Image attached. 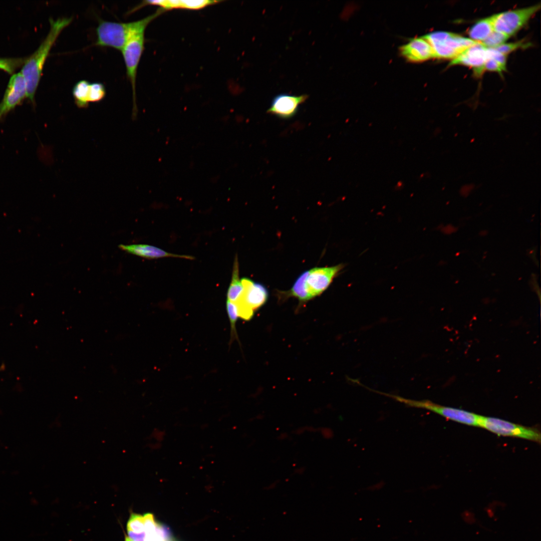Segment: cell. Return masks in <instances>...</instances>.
I'll use <instances>...</instances> for the list:
<instances>
[{"label": "cell", "instance_id": "21", "mask_svg": "<svg viewBox=\"0 0 541 541\" xmlns=\"http://www.w3.org/2000/svg\"><path fill=\"white\" fill-rule=\"evenodd\" d=\"M226 309L228 315L231 328V338L232 339L237 338L235 325L238 316V309L235 303L226 300Z\"/></svg>", "mask_w": 541, "mask_h": 541}, {"label": "cell", "instance_id": "6", "mask_svg": "<svg viewBox=\"0 0 541 541\" xmlns=\"http://www.w3.org/2000/svg\"><path fill=\"white\" fill-rule=\"evenodd\" d=\"M479 427L498 435L522 438L540 442V432L536 428L527 427L497 418L481 416Z\"/></svg>", "mask_w": 541, "mask_h": 541}, {"label": "cell", "instance_id": "9", "mask_svg": "<svg viewBox=\"0 0 541 541\" xmlns=\"http://www.w3.org/2000/svg\"><path fill=\"white\" fill-rule=\"evenodd\" d=\"M344 267L343 264H339L329 267H314L309 270L306 284L313 298L323 293Z\"/></svg>", "mask_w": 541, "mask_h": 541}, {"label": "cell", "instance_id": "18", "mask_svg": "<svg viewBox=\"0 0 541 541\" xmlns=\"http://www.w3.org/2000/svg\"><path fill=\"white\" fill-rule=\"evenodd\" d=\"M309 270H307L299 277L291 289L286 293L287 294L286 297H295L298 299L301 303H304L313 299L309 292L306 284V279Z\"/></svg>", "mask_w": 541, "mask_h": 541}, {"label": "cell", "instance_id": "19", "mask_svg": "<svg viewBox=\"0 0 541 541\" xmlns=\"http://www.w3.org/2000/svg\"><path fill=\"white\" fill-rule=\"evenodd\" d=\"M90 84L87 81L81 80L77 82L73 89L72 94L75 103L79 108H86L88 106Z\"/></svg>", "mask_w": 541, "mask_h": 541}, {"label": "cell", "instance_id": "10", "mask_svg": "<svg viewBox=\"0 0 541 541\" xmlns=\"http://www.w3.org/2000/svg\"><path fill=\"white\" fill-rule=\"evenodd\" d=\"M308 98L307 94H279L273 98L266 112L282 119H291L296 115L300 106Z\"/></svg>", "mask_w": 541, "mask_h": 541}, {"label": "cell", "instance_id": "25", "mask_svg": "<svg viewBox=\"0 0 541 541\" xmlns=\"http://www.w3.org/2000/svg\"><path fill=\"white\" fill-rule=\"evenodd\" d=\"M26 59L22 58H0V69L10 74L24 63Z\"/></svg>", "mask_w": 541, "mask_h": 541}, {"label": "cell", "instance_id": "15", "mask_svg": "<svg viewBox=\"0 0 541 541\" xmlns=\"http://www.w3.org/2000/svg\"><path fill=\"white\" fill-rule=\"evenodd\" d=\"M219 1L209 0H160L146 1L138 7L135 8L131 12L135 11L137 9L145 5H153L160 7L163 11L174 9L197 10L215 4Z\"/></svg>", "mask_w": 541, "mask_h": 541}, {"label": "cell", "instance_id": "22", "mask_svg": "<svg viewBox=\"0 0 541 541\" xmlns=\"http://www.w3.org/2000/svg\"><path fill=\"white\" fill-rule=\"evenodd\" d=\"M127 531L141 533L145 532L143 516L131 513L127 524Z\"/></svg>", "mask_w": 541, "mask_h": 541}, {"label": "cell", "instance_id": "3", "mask_svg": "<svg viewBox=\"0 0 541 541\" xmlns=\"http://www.w3.org/2000/svg\"><path fill=\"white\" fill-rule=\"evenodd\" d=\"M376 393L391 398L409 407L428 410L450 420L467 425L479 426L481 415L472 412L442 406L429 400H415L378 391H376Z\"/></svg>", "mask_w": 541, "mask_h": 541}, {"label": "cell", "instance_id": "12", "mask_svg": "<svg viewBox=\"0 0 541 541\" xmlns=\"http://www.w3.org/2000/svg\"><path fill=\"white\" fill-rule=\"evenodd\" d=\"M489 58L488 48L478 43L467 48L452 59L449 65H462L476 69L482 67Z\"/></svg>", "mask_w": 541, "mask_h": 541}, {"label": "cell", "instance_id": "29", "mask_svg": "<svg viewBox=\"0 0 541 541\" xmlns=\"http://www.w3.org/2000/svg\"><path fill=\"white\" fill-rule=\"evenodd\" d=\"M125 541H132L129 537H126Z\"/></svg>", "mask_w": 541, "mask_h": 541}, {"label": "cell", "instance_id": "23", "mask_svg": "<svg viewBox=\"0 0 541 541\" xmlns=\"http://www.w3.org/2000/svg\"><path fill=\"white\" fill-rule=\"evenodd\" d=\"M106 90L103 84L94 83L90 84L88 101L96 102L102 100L105 96Z\"/></svg>", "mask_w": 541, "mask_h": 541}, {"label": "cell", "instance_id": "8", "mask_svg": "<svg viewBox=\"0 0 541 541\" xmlns=\"http://www.w3.org/2000/svg\"><path fill=\"white\" fill-rule=\"evenodd\" d=\"M27 93L26 83L22 74H14L10 79L0 103V120L27 97Z\"/></svg>", "mask_w": 541, "mask_h": 541}, {"label": "cell", "instance_id": "14", "mask_svg": "<svg viewBox=\"0 0 541 541\" xmlns=\"http://www.w3.org/2000/svg\"><path fill=\"white\" fill-rule=\"evenodd\" d=\"M119 247L120 249L128 253L148 259L163 257H175L188 259L194 258L193 256L191 255L172 253L160 248L149 244H120Z\"/></svg>", "mask_w": 541, "mask_h": 541}, {"label": "cell", "instance_id": "2", "mask_svg": "<svg viewBox=\"0 0 541 541\" xmlns=\"http://www.w3.org/2000/svg\"><path fill=\"white\" fill-rule=\"evenodd\" d=\"M163 11L158 10L155 13L143 19L137 21L135 29L122 50L125 62L126 74L132 88L133 98V113L136 111V80L139 62L144 51L145 31L147 26Z\"/></svg>", "mask_w": 541, "mask_h": 541}, {"label": "cell", "instance_id": "20", "mask_svg": "<svg viewBox=\"0 0 541 541\" xmlns=\"http://www.w3.org/2000/svg\"><path fill=\"white\" fill-rule=\"evenodd\" d=\"M509 38V37L502 33L494 31L480 43L487 48L494 49L504 44Z\"/></svg>", "mask_w": 541, "mask_h": 541}, {"label": "cell", "instance_id": "28", "mask_svg": "<svg viewBox=\"0 0 541 541\" xmlns=\"http://www.w3.org/2000/svg\"><path fill=\"white\" fill-rule=\"evenodd\" d=\"M128 535L129 537L132 541H145L146 534L145 532L141 533H137L130 531H128Z\"/></svg>", "mask_w": 541, "mask_h": 541}, {"label": "cell", "instance_id": "13", "mask_svg": "<svg viewBox=\"0 0 541 541\" xmlns=\"http://www.w3.org/2000/svg\"><path fill=\"white\" fill-rule=\"evenodd\" d=\"M400 49L401 55L411 62H420L434 58L430 44L423 37L412 39Z\"/></svg>", "mask_w": 541, "mask_h": 541}, {"label": "cell", "instance_id": "17", "mask_svg": "<svg viewBox=\"0 0 541 541\" xmlns=\"http://www.w3.org/2000/svg\"><path fill=\"white\" fill-rule=\"evenodd\" d=\"M244 287L239 277V266L237 257L235 256L232 274L231 281L227 292V300L236 303L242 298Z\"/></svg>", "mask_w": 541, "mask_h": 541}, {"label": "cell", "instance_id": "4", "mask_svg": "<svg viewBox=\"0 0 541 541\" xmlns=\"http://www.w3.org/2000/svg\"><path fill=\"white\" fill-rule=\"evenodd\" d=\"M430 44L434 58L453 59L469 47L478 42L457 34L435 32L423 37Z\"/></svg>", "mask_w": 541, "mask_h": 541}, {"label": "cell", "instance_id": "27", "mask_svg": "<svg viewBox=\"0 0 541 541\" xmlns=\"http://www.w3.org/2000/svg\"><path fill=\"white\" fill-rule=\"evenodd\" d=\"M527 44H524L522 41H519L515 43L503 44L501 45L498 46L497 47L494 48L495 50L499 53L507 56V55L518 48L523 47L524 45Z\"/></svg>", "mask_w": 541, "mask_h": 541}, {"label": "cell", "instance_id": "7", "mask_svg": "<svg viewBox=\"0 0 541 541\" xmlns=\"http://www.w3.org/2000/svg\"><path fill=\"white\" fill-rule=\"evenodd\" d=\"M540 8V5L539 4L527 8L495 14L494 31L510 37L523 27Z\"/></svg>", "mask_w": 541, "mask_h": 541}, {"label": "cell", "instance_id": "11", "mask_svg": "<svg viewBox=\"0 0 541 541\" xmlns=\"http://www.w3.org/2000/svg\"><path fill=\"white\" fill-rule=\"evenodd\" d=\"M241 281L244 287V293L241 299L236 303L242 304L254 312L265 303L268 296V292L263 285L249 279L242 278Z\"/></svg>", "mask_w": 541, "mask_h": 541}, {"label": "cell", "instance_id": "5", "mask_svg": "<svg viewBox=\"0 0 541 541\" xmlns=\"http://www.w3.org/2000/svg\"><path fill=\"white\" fill-rule=\"evenodd\" d=\"M137 24V21L130 23L99 21L96 29L95 45L122 51Z\"/></svg>", "mask_w": 541, "mask_h": 541}, {"label": "cell", "instance_id": "26", "mask_svg": "<svg viewBox=\"0 0 541 541\" xmlns=\"http://www.w3.org/2000/svg\"><path fill=\"white\" fill-rule=\"evenodd\" d=\"M145 532L146 537H151L156 534L157 523L155 522L153 514L146 513L143 516Z\"/></svg>", "mask_w": 541, "mask_h": 541}, {"label": "cell", "instance_id": "16", "mask_svg": "<svg viewBox=\"0 0 541 541\" xmlns=\"http://www.w3.org/2000/svg\"><path fill=\"white\" fill-rule=\"evenodd\" d=\"M495 15L477 21L469 30L468 35L472 40L481 43L494 31Z\"/></svg>", "mask_w": 541, "mask_h": 541}, {"label": "cell", "instance_id": "24", "mask_svg": "<svg viewBox=\"0 0 541 541\" xmlns=\"http://www.w3.org/2000/svg\"><path fill=\"white\" fill-rule=\"evenodd\" d=\"M505 68L506 66L502 65L494 59L489 57L482 67L474 69V72L476 73V75H481V74L485 71L501 73L503 71H505Z\"/></svg>", "mask_w": 541, "mask_h": 541}, {"label": "cell", "instance_id": "1", "mask_svg": "<svg viewBox=\"0 0 541 541\" xmlns=\"http://www.w3.org/2000/svg\"><path fill=\"white\" fill-rule=\"evenodd\" d=\"M72 18L50 20V29L38 49L26 59L21 73L27 85V97L33 102L39 85L45 62L49 52L62 31L72 21Z\"/></svg>", "mask_w": 541, "mask_h": 541}]
</instances>
